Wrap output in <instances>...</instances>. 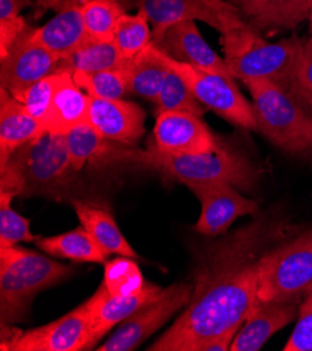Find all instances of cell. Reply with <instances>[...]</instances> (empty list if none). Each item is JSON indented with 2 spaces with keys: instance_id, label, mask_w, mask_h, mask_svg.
Segmentation results:
<instances>
[{
  "instance_id": "cell-34",
  "label": "cell",
  "mask_w": 312,
  "mask_h": 351,
  "mask_svg": "<svg viewBox=\"0 0 312 351\" xmlns=\"http://www.w3.org/2000/svg\"><path fill=\"white\" fill-rule=\"evenodd\" d=\"M59 77H60V73H52L38 80L37 83L31 84L17 95H14V98L19 99L29 111V114L41 122V125L44 123Z\"/></svg>"
},
{
  "instance_id": "cell-8",
  "label": "cell",
  "mask_w": 312,
  "mask_h": 351,
  "mask_svg": "<svg viewBox=\"0 0 312 351\" xmlns=\"http://www.w3.org/2000/svg\"><path fill=\"white\" fill-rule=\"evenodd\" d=\"M94 347L87 301L64 317L36 329L2 326L0 337L2 351H82Z\"/></svg>"
},
{
  "instance_id": "cell-5",
  "label": "cell",
  "mask_w": 312,
  "mask_h": 351,
  "mask_svg": "<svg viewBox=\"0 0 312 351\" xmlns=\"http://www.w3.org/2000/svg\"><path fill=\"white\" fill-rule=\"evenodd\" d=\"M136 167L154 169L164 177L181 184L228 182L235 188L250 191L254 188L258 171L247 156L219 143V146L200 154H164L153 149L139 150Z\"/></svg>"
},
{
  "instance_id": "cell-21",
  "label": "cell",
  "mask_w": 312,
  "mask_h": 351,
  "mask_svg": "<svg viewBox=\"0 0 312 351\" xmlns=\"http://www.w3.org/2000/svg\"><path fill=\"white\" fill-rule=\"evenodd\" d=\"M258 31L290 29L309 19L312 0H228Z\"/></svg>"
},
{
  "instance_id": "cell-14",
  "label": "cell",
  "mask_w": 312,
  "mask_h": 351,
  "mask_svg": "<svg viewBox=\"0 0 312 351\" xmlns=\"http://www.w3.org/2000/svg\"><path fill=\"white\" fill-rule=\"evenodd\" d=\"M59 58L32 38L28 25L9 53L0 58V84L13 97L55 73Z\"/></svg>"
},
{
  "instance_id": "cell-17",
  "label": "cell",
  "mask_w": 312,
  "mask_h": 351,
  "mask_svg": "<svg viewBox=\"0 0 312 351\" xmlns=\"http://www.w3.org/2000/svg\"><path fill=\"white\" fill-rule=\"evenodd\" d=\"M304 298L286 301H272L255 305L247 319L238 329L230 350L231 351H258L280 329L298 318L300 306Z\"/></svg>"
},
{
  "instance_id": "cell-18",
  "label": "cell",
  "mask_w": 312,
  "mask_h": 351,
  "mask_svg": "<svg viewBox=\"0 0 312 351\" xmlns=\"http://www.w3.org/2000/svg\"><path fill=\"white\" fill-rule=\"evenodd\" d=\"M152 44L178 62L231 77L226 60L221 59L203 40L195 21H182L169 27L158 40Z\"/></svg>"
},
{
  "instance_id": "cell-9",
  "label": "cell",
  "mask_w": 312,
  "mask_h": 351,
  "mask_svg": "<svg viewBox=\"0 0 312 351\" xmlns=\"http://www.w3.org/2000/svg\"><path fill=\"white\" fill-rule=\"evenodd\" d=\"M137 9L153 25V41L182 21H203L221 35L251 25L228 0H139Z\"/></svg>"
},
{
  "instance_id": "cell-11",
  "label": "cell",
  "mask_w": 312,
  "mask_h": 351,
  "mask_svg": "<svg viewBox=\"0 0 312 351\" xmlns=\"http://www.w3.org/2000/svg\"><path fill=\"white\" fill-rule=\"evenodd\" d=\"M193 285L181 282L163 289L161 293L126 318L117 332L101 344L98 351H132L157 332L177 312L184 309L192 295Z\"/></svg>"
},
{
  "instance_id": "cell-22",
  "label": "cell",
  "mask_w": 312,
  "mask_h": 351,
  "mask_svg": "<svg viewBox=\"0 0 312 351\" xmlns=\"http://www.w3.org/2000/svg\"><path fill=\"white\" fill-rule=\"evenodd\" d=\"M88 122V95L75 83L71 73H60L53 91L44 129L55 134H66Z\"/></svg>"
},
{
  "instance_id": "cell-29",
  "label": "cell",
  "mask_w": 312,
  "mask_h": 351,
  "mask_svg": "<svg viewBox=\"0 0 312 351\" xmlns=\"http://www.w3.org/2000/svg\"><path fill=\"white\" fill-rule=\"evenodd\" d=\"M154 104L156 115L171 111H181L192 112L202 117L207 110L192 93L187 82L171 67Z\"/></svg>"
},
{
  "instance_id": "cell-37",
  "label": "cell",
  "mask_w": 312,
  "mask_h": 351,
  "mask_svg": "<svg viewBox=\"0 0 312 351\" xmlns=\"http://www.w3.org/2000/svg\"><path fill=\"white\" fill-rule=\"evenodd\" d=\"M27 27L28 25L21 16L13 20L0 21V58L9 53Z\"/></svg>"
},
{
  "instance_id": "cell-33",
  "label": "cell",
  "mask_w": 312,
  "mask_h": 351,
  "mask_svg": "<svg viewBox=\"0 0 312 351\" xmlns=\"http://www.w3.org/2000/svg\"><path fill=\"white\" fill-rule=\"evenodd\" d=\"M8 192H0V248H9L20 242H34L37 235L29 230V220L14 212Z\"/></svg>"
},
{
  "instance_id": "cell-3",
  "label": "cell",
  "mask_w": 312,
  "mask_h": 351,
  "mask_svg": "<svg viewBox=\"0 0 312 351\" xmlns=\"http://www.w3.org/2000/svg\"><path fill=\"white\" fill-rule=\"evenodd\" d=\"M224 60L234 80L270 82L291 91L304 43L293 37L279 43L265 41L248 25L221 35Z\"/></svg>"
},
{
  "instance_id": "cell-4",
  "label": "cell",
  "mask_w": 312,
  "mask_h": 351,
  "mask_svg": "<svg viewBox=\"0 0 312 351\" xmlns=\"http://www.w3.org/2000/svg\"><path fill=\"white\" fill-rule=\"evenodd\" d=\"M75 269L17 245L0 248L2 326L23 322L37 294L63 283Z\"/></svg>"
},
{
  "instance_id": "cell-7",
  "label": "cell",
  "mask_w": 312,
  "mask_h": 351,
  "mask_svg": "<svg viewBox=\"0 0 312 351\" xmlns=\"http://www.w3.org/2000/svg\"><path fill=\"white\" fill-rule=\"evenodd\" d=\"M312 291V230L263 254L255 305L305 298ZM252 306V308H254Z\"/></svg>"
},
{
  "instance_id": "cell-35",
  "label": "cell",
  "mask_w": 312,
  "mask_h": 351,
  "mask_svg": "<svg viewBox=\"0 0 312 351\" xmlns=\"http://www.w3.org/2000/svg\"><path fill=\"white\" fill-rule=\"evenodd\" d=\"M285 351H312V291L302 300L297 325Z\"/></svg>"
},
{
  "instance_id": "cell-15",
  "label": "cell",
  "mask_w": 312,
  "mask_h": 351,
  "mask_svg": "<svg viewBox=\"0 0 312 351\" xmlns=\"http://www.w3.org/2000/svg\"><path fill=\"white\" fill-rule=\"evenodd\" d=\"M64 136L73 168L77 172L86 167L98 169L122 165L136 167L139 149L106 138L88 122L72 129Z\"/></svg>"
},
{
  "instance_id": "cell-25",
  "label": "cell",
  "mask_w": 312,
  "mask_h": 351,
  "mask_svg": "<svg viewBox=\"0 0 312 351\" xmlns=\"http://www.w3.org/2000/svg\"><path fill=\"white\" fill-rule=\"evenodd\" d=\"M168 70L169 67L163 59L161 51L154 44H150L126 66L128 93L156 102Z\"/></svg>"
},
{
  "instance_id": "cell-23",
  "label": "cell",
  "mask_w": 312,
  "mask_h": 351,
  "mask_svg": "<svg viewBox=\"0 0 312 351\" xmlns=\"http://www.w3.org/2000/svg\"><path fill=\"white\" fill-rule=\"evenodd\" d=\"M45 132L24 105L8 90H0V165L29 140Z\"/></svg>"
},
{
  "instance_id": "cell-2",
  "label": "cell",
  "mask_w": 312,
  "mask_h": 351,
  "mask_svg": "<svg viewBox=\"0 0 312 351\" xmlns=\"http://www.w3.org/2000/svg\"><path fill=\"white\" fill-rule=\"evenodd\" d=\"M76 173L64 134L43 132L0 165V192L62 200L72 193Z\"/></svg>"
},
{
  "instance_id": "cell-24",
  "label": "cell",
  "mask_w": 312,
  "mask_h": 351,
  "mask_svg": "<svg viewBox=\"0 0 312 351\" xmlns=\"http://www.w3.org/2000/svg\"><path fill=\"white\" fill-rule=\"evenodd\" d=\"M72 204L80 224L91 235L104 254L107 256L118 255L132 259L139 258L132 245L121 232L110 210L104 208L97 203L80 199H73Z\"/></svg>"
},
{
  "instance_id": "cell-38",
  "label": "cell",
  "mask_w": 312,
  "mask_h": 351,
  "mask_svg": "<svg viewBox=\"0 0 312 351\" xmlns=\"http://www.w3.org/2000/svg\"><path fill=\"white\" fill-rule=\"evenodd\" d=\"M29 5V0H0V21L20 17L21 10Z\"/></svg>"
},
{
  "instance_id": "cell-30",
  "label": "cell",
  "mask_w": 312,
  "mask_h": 351,
  "mask_svg": "<svg viewBox=\"0 0 312 351\" xmlns=\"http://www.w3.org/2000/svg\"><path fill=\"white\" fill-rule=\"evenodd\" d=\"M153 41L150 23L147 17L137 12L136 14L125 13L117 27L114 44L126 60H132L146 49Z\"/></svg>"
},
{
  "instance_id": "cell-16",
  "label": "cell",
  "mask_w": 312,
  "mask_h": 351,
  "mask_svg": "<svg viewBox=\"0 0 312 351\" xmlns=\"http://www.w3.org/2000/svg\"><path fill=\"white\" fill-rule=\"evenodd\" d=\"M145 111L125 99L88 97V123L106 138L134 146L145 134Z\"/></svg>"
},
{
  "instance_id": "cell-1",
  "label": "cell",
  "mask_w": 312,
  "mask_h": 351,
  "mask_svg": "<svg viewBox=\"0 0 312 351\" xmlns=\"http://www.w3.org/2000/svg\"><path fill=\"white\" fill-rule=\"evenodd\" d=\"M282 226L259 217L211 245L195 270L191 300L152 351H200L215 337L238 332L258 287L259 261Z\"/></svg>"
},
{
  "instance_id": "cell-27",
  "label": "cell",
  "mask_w": 312,
  "mask_h": 351,
  "mask_svg": "<svg viewBox=\"0 0 312 351\" xmlns=\"http://www.w3.org/2000/svg\"><path fill=\"white\" fill-rule=\"evenodd\" d=\"M128 63L129 60L122 56L114 41L106 43L90 40L71 56L60 59L56 64L55 73H93L102 72V70L122 69Z\"/></svg>"
},
{
  "instance_id": "cell-39",
  "label": "cell",
  "mask_w": 312,
  "mask_h": 351,
  "mask_svg": "<svg viewBox=\"0 0 312 351\" xmlns=\"http://www.w3.org/2000/svg\"><path fill=\"white\" fill-rule=\"evenodd\" d=\"M235 335H237L235 332H231V333L215 337L211 341H207L202 347L200 351H227V350H230V346H231Z\"/></svg>"
},
{
  "instance_id": "cell-13",
  "label": "cell",
  "mask_w": 312,
  "mask_h": 351,
  "mask_svg": "<svg viewBox=\"0 0 312 351\" xmlns=\"http://www.w3.org/2000/svg\"><path fill=\"white\" fill-rule=\"evenodd\" d=\"M152 140L149 149L174 156L207 153L220 143L202 117L181 111L156 115Z\"/></svg>"
},
{
  "instance_id": "cell-26",
  "label": "cell",
  "mask_w": 312,
  "mask_h": 351,
  "mask_svg": "<svg viewBox=\"0 0 312 351\" xmlns=\"http://www.w3.org/2000/svg\"><path fill=\"white\" fill-rule=\"evenodd\" d=\"M34 242L44 252L55 258L80 263H106L108 258L83 226L53 237H37Z\"/></svg>"
},
{
  "instance_id": "cell-31",
  "label": "cell",
  "mask_w": 312,
  "mask_h": 351,
  "mask_svg": "<svg viewBox=\"0 0 312 351\" xmlns=\"http://www.w3.org/2000/svg\"><path fill=\"white\" fill-rule=\"evenodd\" d=\"M101 285L111 295H133L143 291L147 282L134 259L119 256L106 262L104 282Z\"/></svg>"
},
{
  "instance_id": "cell-36",
  "label": "cell",
  "mask_w": 312,
  "mask_h": 351,
  "mask_svg": "<svg viewBox=\"0 0 312 351\" xmlns=\"http://www.w3.org/2000/svg\"><path fill=\"white\" fill-rule=\"evenodd\" d=\"M291 93L312 107V35L302 45L296 67Z\"/></svg>"
},
{
  "instance_id": "cell-32",
  "label": "cell",
  "mask_w": 312,
  "mask_h": 351,
  "mask_svg": "<svg viewBox=\"0 0 312 351\" xmlns=\"http://www.w3.org/2000/svg\"><path fill=\"white\" fill-rule=\"evenodd\" d=\"M126 66L122 69L102 70V72L93 73L76 72L72 76L75 83L88 97L104 99H122V97L128 93Z\"/></svg>"
},
{
  "instance_id": "cell-19",
  "label": "cell",
  "mask_w": 312,
  "mask_h": 351,
  "mask_svg": "<svg viewBox=\"0 0 312 351\" xmlns=\"http://www.w3.org/2000/svg\"><path fill=\"white\" fill-rule=\"evenodd\" d=\"M32 38L59 59H64L80 49L91 38L86 29L82 0L59 3L58 14L47 24L32 28Z\"/></svg>"
},
{
  "instance_id": "cell-40",
  "label": "cell",
  "mask_w": 312,
  "mask_h": 351,
  "mask_svg": "<svg viewBox=\"0 0 312 351\" xmlns=\"http://www.w3.org/2000/svg\"><path fill=\"white\" fill-rule=\"evenodd\" d=\"M309 23H311V25H309V29H311V32H312V12H311V16H309Z\"/></svg>"
},
{
  "instance_id": "cell-12",
  "label": "cell",
  "mask_w": 312,
  "mask_h": 351,
  "mask_svg": "<svg viewBox=\"0 0 312 351\" xmlns=\"http://www.w3.org/2000/svg\"><path fill=\"white\" fill-rule=\"evenodd\" d=\"M202 204V212L195 226L206 237L224 234L230 226L244 216H256L259 206L255 200L241 195L228 182H200L187 185Z\"/></svg>"
},
{
  "instance_id": "cell-10",
  "label": "cell",
  "mask_w": 312,
  "mask_h": 351,
  "mask_svg": "<svg viewBox=\"0 0 312 351\" xmlns=\"http://www.w3.org/2000/svg\"><path fill=\"white\" fill-rule=\"evenodd\" d=\"M165 63L187 82L207 110L227 122L248 130H258L252 104L241 94L234 79L178 62L161 52Z\"/></svg>"
},
{
  "instance_id": "cell-28",
  "label": "cell",
  "mask_w": 312,
  "mask_h": 351,
  "mask_svg": "<svg viewBox=\"0 0 312 351\" xmlns=\"http://www.w3.org/2000/svg\"><path fill=\"white\" fill-rule=\"evenodd\" d=\"M82 13L90 38L110 43L126 12L118 0H82Z\"/></svg>"
},
{
  "instance_id": "cell-20",
  "label": "cell",
  "mask_w": 312,
  "mask_h": 351,
  "mask_svg": "<svg viewBox=\"0 0 312 351\" xmlns=\"http://www.w3.org/2000/svg\"><path fill=\"white\" fill-rule=\"evenodd\" d=\"M163 289L149 283L145 290L133 295H111L102 285L94 295L87 300L90 318L93 326V341L97 346L98 340L106 336L114 326L121 325L137 309L154 300Z\"/></svg>"
},
{
  "instance_id": "cell-6",
  "label": "cell",
  "mask_w": 312,
  "mask_h": 351,
  "mask_svg": "<svg viewBox=\"0 0 312 351\" xmlns=\"http://www.w3.org/2000/svg\"><path fill=\"white\" fill-rule=\"evenodd\" d=\"M258 130L291 154H312V114L291 91L270 82L245 83Z\"/></svg>"
}]
</instances>
